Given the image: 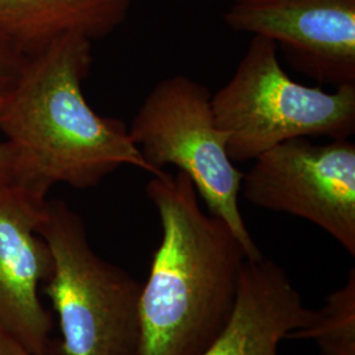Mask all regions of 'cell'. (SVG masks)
<instances>
[{
  "instance_id": "cell-11",
  "label": "cell",
  "mask_w": 355,
  "mask_h": 355,
  "mask_svg": "<svg viewBox=\"0 0 355 355\" xmlns=\"http://www.w3.org/2000/svg\"><path fill=\"white\" fill-rule=\"evenodd\" d=\"M288 340H312L321 355H355V268L343 286L328 295L312 322Z\"/></svg>"
},
{
  "instance_id": "cell-15",
  "label": "cell",
  "mask_w": 355,
  "mask_h": 355,
  "mask_svg": "<svg viewBox=\"0 0 355 355\" xmlns=\"http://www.w3.org/2000/svg\"><path fill=\"white\" fill-rule=\"evenodd\" d=\"M232 1H233V3H234V1H243V0H232Z\"/></svg>"
},
{
  "instance_id": "cell-9",
  "label": "cell",
  "mask_w": 355,
  "mask_h": 355,
  "mask_svg": "<svg viewBox=\"0 0 355 355\" xmlns=\"http://www.w3.org/2000/svg\"><path fill=\"white\" fill-rule=\"evenodd\" d=\"M315 313L283 267L263 257L248 259L232 316L200 355H279V343Z\"/></svg>"
},
{
  "instance_id": "cell-4",
  "label": "cell",
  "mask_w": 355,
  "mask_h": 355,
  "mask_svg": "<svg viewBox=\"0 0 355 355\" xmlns=\"http://www.w3.org/2000/svg\"><path fill=\"white\" fill-rule=\"evenodd\" d=\"M38 233L53 257L44 292L62 336L55 355H139L140 283L92 249L83 218L64 202H49Z\"/></svg>"
},
{
  "instance_id": "cell-14",
  "label": "cell",
  "mask_w": 355,
  "mask_h": 355,
  "mask_svg": "<svg viewBox=\"0 0 355 355\" xmlns=\"http://www.w3.org/2000/svg\"><path fill=\"white\" fill-rule=\"evenodd\" d=\"M12 179V152L6 142H0V182H11Z\"/></svg>"
},
{
  "instance_id": "cell-1",
  "label": "cell",
  "mask_w": 355,
  "mask_h": 355,
  "mask_svg": "<svg viewBox=\"0 0 355 355\" xmlns=\"http://www.w3.org/2000/svg\"><path fill=\"white\" fill-rule=\"evenodd\" d=\"M92 41L70 33L26 58L0 101V130L13 157V182L41 195L55 184L99 186L123 166L155 175L120 119L95 112L83 94Z\"/></svg>"
},
{
  "instance_id": "cell-7",
  "label": "cell",
  "mask_w": 355,
  "mask_h": 355,
  "mask_svg": "<svg viewBox=\"0 0 355 355\" xmlns=\"http://www.w3.org/2000/svg\"><path fill=\"white\" fill-rule=\"evenodd\" d=\"M224 20L233 31L270 38L320 83L355 85V0H243Z\"/></svg>"
},
{
  "instance_id": "cell-3",
  "label": "cell",
  "mask_w": 355,
  "mask_h": 355,
  "mask_svg": "<svg viewBox=\"0 0 355 355\" xmlns=\"http://www.w3.org/2000/svg\"><path fill=\"white\" fill-rule=\"evenodd\" d=\"M211 104L234 164L254 161L286 141L338 140L355 133V85L325 91L293 80L280 64L275 42L262 36H253Z\"/></svg>"
},
{
  "instance_id": "cell-12",
  "label": "cell",
  "mask_w": 355,
  "mask_h": 355,
  "mask_svg": "<svg viewBox=\"0 0 355 355\" xmlns=\"http://www.w3.org/2000/svg\"><path fill=\"white\" fill-rule=\"evenodd\" d=\"M26 58L0 38V101L20 76Z\"/></svg>"
},
{
  "instance_id": "cell-8",
  "label": "cell",
  "mask_w": 355,
  "mask_h": 355,
  "mask_svg": "<svg viewBox=\"0 0 355 355\" xmlns=\"http://www.w3.org/2000/svg\"><path fill=\"white\" fill-rule=\"evenodd\" d=\"M48 208L45 195L0 182V327L32 355H55L51 313L38 296L53 272L49 245L38 233Z\"/></svg>"
},
{
  "instance_id": "cell-10",
  "label": "cell",
  "mask_w": 355,
  "mask_h": 355,
  "mask_svg": "<svg viewBox=\"0 0 355 355\" xmlns=\"http://www.w3.org/2000/svg\"><path fill=\"white\" fill-rule=\"evenodd\" d=\"M132 0H0V38L26 57L70 33L91 41L127 20Z\"/></svg>"
},
{
  "instance_id": "cell-5",
  "label": "cell",
  "mask_w": 355,
  "mask_h": 355,
  "mask_svg": "<svg viewBox=\"0 0 355 355\" xmlns=\"http://www.w3.org/2000/svg\"><path fill=\"white\" fill-rule=\"evenodd\" d=\"M212 94L186 76L159 80L135 114L128 132L155 173L175 166L190 178L211 215L221 218L249 259L263 257L240 211L243 173L230 159L227 135L212 111Z\"/></svg>"
},
{
  "instance_id": "cell-13",
  "label": "cell",
  "mask_w": 355,
  "mask_h": 355,
  "mask_svg": "<svg viewBox=\"0 0 355 355\" xmlns=\"http://www.w3.org/2000/svg\"><path fill=\"white\" fill-rule=\"evenodd\" d=\"M0 355H32L11 333L0 327Z\"/></svg>"
},
{
  "instance_id": "cell-2",
  "label": "cell",
  "mask_w": 355,
  "mask_h": 355,
  "mask_svg": "<svg viewBox=\"0 0 355 355\" xmlns=\"http://www.w3.org/2000/svg\"><path fill=\"white\" fill-rule=\"evenodd\" d=\"M161 224V242L141 287L139 355H200L236 306L241 242L205 214L190 178L162 171L146 184Z\"/></svg>"
},
{
  "instance_id": "cell-6",
  "label": "cell",
  "mask_w": 355,
  "mask_h": 355,
  "mask_svg": "<svg viewBox=\"0 0 355 355\" xmlns=\"http://www.w3.org/2000/svg\"><path fill=\"white\" fill-rule=\"evenodd\" d=\"M241 192L259 208L300 217L355 255V144L286 141L243 173Z\"/></svg>"
}]
</instances>
